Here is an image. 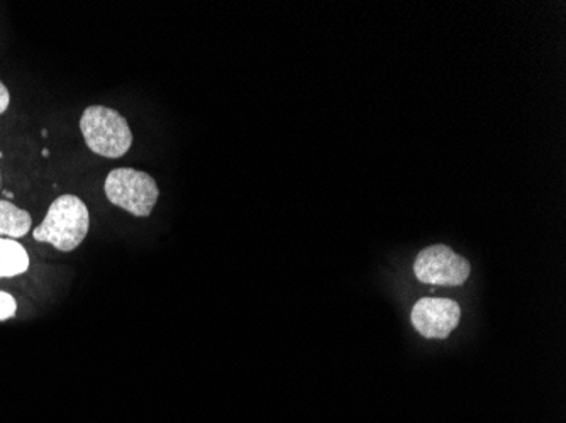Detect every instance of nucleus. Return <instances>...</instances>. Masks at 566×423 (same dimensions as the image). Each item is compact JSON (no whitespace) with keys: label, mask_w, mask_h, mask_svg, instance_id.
Returning <instances> with one entry per match:
<instances>
[{"label":"nucleus","mask_w":566,"mask_h":423,"mask_svg":"<svg viewBox=\"0 0 566 423\" xmlns=\"http://www.w3.org/2000/svg\"><path fill=\"white\" fill-rule=\"evenodd\" d=\"M81 130L88 149L104 158L117 160L132 149V127L123 114L104 105H91L84 110Z\"/></svg>","instance_id":"f03ea898"},{"label":"nucleus","mask_w":566,"mask_h":423,"mask_svg":"<svg viewBox=\"0 0 566 423\" xmlns=\"http://www.w3.org/2000/svg\"><path fill=\"white\" fill-rule=\"evenodd\" d=\"M18 311V302L12 295L0 292V322L12 319Z\"/></svg>","instance_id":"6e6552de"},{"label":"nucleus","mask_w":566,"mask_h":423,"mask_svg":"<svg viewBox=\"0 0 566 423\" xmlns=\"http://www.w3.org/2000/svg\"><path fill=\"white\" fill-rule=\"evenodd\" d=\"M91 228L87 205L75 195H62L51 203L44 221L34 229L38 243L70 253L84 243Z\"/></svg>","instance_id":"f257e3e1"},{"label":"nucleus","mask_w":566,"mask_h":423,"mask_svg":"<svg viewBox=\"0 0 566 423\" xmlns=\"http://www.w3.org/2000/svg\"><path fill=\"white\" fill-rule=\"evenodd\" d=\"M31 215L14 203L0 200V235L8 240L24 237L31 229Z\"/></svg>","instance_id":"0eeeda50"},{"label":"nucleus","mask_w":566,"mask_h":423,"mask_svg":"<svg viewBox=\"0 0 566 423\" xmlns=\"http://www.w3.org/2000/svg\"><path fill=\"white\" fill-rule=\"evenodd\" d=\"M30 269L28 251L14 240L0 237V278H14Z\"/></svg>","instance_id":"423d86ee"},{"label":"nucleus","mask_w":566,"mask_h":423,"mask_svg":"<svg viewBox=\"0 0 566 423\" xmlns=\"http://www.w3.org/2000/svg\"><path fill=\"white\" fill-rule=\"evenodd\" d=\"M415 273L426 285L461 286L469 279L470 263L448 246H431L416 257Z\"/></svg>","instance_id":"20e7f679"},{"label":"nucleus","mask_w":566,"mask_h":423,"mask_svg":"<svg viewBox=\"0 0 566 423\" xmlns=\"http://www.w3.org/2000/svg\"><path fill=\"white\" fill-rule=\"evenodd\" d=\"M104 190L113 205L126 210L135 218H149L160 197L155 178L135 168H117L111 171Z\"/></svg>","instance_id":"7ed1b4c3"},{"label":"nucleus","mask_w":566,"mask_h":423,"mask_svg":"<svg viewBox=\"0 0 566 423\" xmlns=\"http://www.w3.org/2000/svg\"><path fill=\"white\" fill-rule=\"evenodd\" d=\"M460 317L458 304L447 298H422L410 314L415 329L428 339H447L457 329Z\"/></svg>","instance_id":"39448f33"},{"label":"nucleus","mask_w":566,"mask_h":423,"mask_svg":"<svg viewBox=\"0 0 566 423\" xmlns=\"http://www.w3.org/2000/svg\"><path fill=\"white\" fill-rule=\"evenodd\" d=\"M11 104V95H9L8 87L0 82V114H4Z\"/></svg>","instance_id":"1a4fd4ad"}]
</instances>
